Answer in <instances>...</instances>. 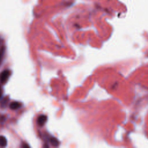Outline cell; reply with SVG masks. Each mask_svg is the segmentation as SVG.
I'll return each mask as SVG.
<instances>
[{
	"label": "cell",
	"instance_id": "6da1fadb",
	"mask_svg": "<svg viewBox=\"0 0 148 148\" xmlns=\"http://www.w3.org/2000/svg\"><path fill=\"white\" fill-rule=\"evenodd\" d=\"M10 71L8 69H5L2 71L0 74V82L1 83H5L8 80L10 76Z\"/></svg>",
	"mask_w": 148,
	"mask_h": 148
},
{
	"label": "cell",
	"instance_id": "7a4b0ae2",
	"mask_svg": "<svg viewBox=\"0 0 148 148\" xmlns=\"http://www.w3.org/2000/svg\"><path fill=\"white\" fill-rule=\"evenodd\" d=\"M46 120H47V117L45 115H44V114L40 115L38 117L37 123L39 126H43L45 124V123H46Z\"/></svg>",
	"mask_w": 148,
	"mask_h": 148
},
{
	"label": "cell",
	"instance_id": "3957f363",
	"mask_svg": "<svg viewBox=\"0 0 148 148\" xmlns=\"http://www.w3.org/2000/svg\"><path fill=\"white\" fill-rule=\"evenodd\" d=\"M21 105L20 102H17V101H13L10 103L9 107L12 110H16V109H18L19 108H20Z\"/></svg>",
	"mask_w": 148,
	"mask_h": 148
},
{
	"label": "cell",
	"instance_id": "277c9868",
	"mask_svg": "<svg viewBox=\"0 0 148 148\" xmlns=\"http://www.w3.org/2000/svg\"><path fill=\"white\" fill-rule=\"evenodd\" d=\"M7 145V140L3 136H0V146L5 147Z\"/></svg>",
	"mask_w": 148,
	"mask_h": 148
},
{
	"label": "cell",
	"instance_id": "5b68a950",
	"mask_svg": "<svg viewBox=\"0 0 148 148\" xmlns=\"http://www.w3.org/2000/svg\"><path fill=\"white\" fill-rule=\"evenodd\" d=\"M5 47L4 46L1 47L0 48V65L3 60L4 55H5Z\"/></svg>",
	"mask_w": 148,
	"mask_h": 148
},
{
	"label": "cell",
	"instance_id": "8992f818",
	"mask_svg": "<svg viewBox=\"0 0 148 148\" xmlns=\"http://www.w3.org/2000/svg\"><path fill=\"white\" fill-rule=\"evenodd\" d=\"M50 142L51 144L54 146H57L59 145V142H58V140L56 138H53V137L50 138Z\"/></svg>",
	"mask_w": 148,
	"mask_h": 148
},
{
	"label": "cell",
	"instance_id": "52a82bcc",
	"mask_svg": "<svg viewBox=\"0 0 148 148\" xmlns=\"http://www.w3.org/2000/svg\"><path fill=\"white\" fill-rule=\"evenodd\" d=\"M7 101H7V98H4L2 100V102H1V106H2H2L4 107L6 105V103L8 102Z\"/></svg>",
	"mask_w": 148,
	"mask_h": 148
},
{
	"label": "cell",
	"instance_id": "ba28073f",
	"mask_svg": "<svg viewBox=\"0 0 148 148\" xmlns=\"http://www.w3.org/2000/svg\"><path fill=\"white\" fill-rule=\"evenodd\" d=\"M2 96V90L1 88V87L0 86V98Z\"/></svg>",
	"mask_w": 148,
	"mask_h": 148
},
{
	"label": "cell",
	"instance_id": "9c48e42d",
	"mask_svg": "<svg viewBox=\"0 0 148 148\" xmlns=\"http://www.w3.org/2000/svg\"><path fill=\"white\" fill-rule=\"evenodd\" d=\"M22 147H29V146L28 145H25V144H24V145H23V146H22Z\"/></svg>",
	"mask_w": 148,
	"mask_h": 148
}]
</instances>
